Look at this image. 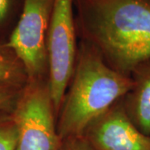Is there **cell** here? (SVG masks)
<instances>
[{
	"mask_svg": "<svg viewBox=\"0 0 150 150\" xmlns=\"http://www.w3.org/2000/svg\"><path fill=\"white\" fill-rule=\"evenodd\" d=\"M131 78L134 86L123 98V107L132 123L150 135V60L138 66Z\"/></svg>",
	"mask_w": 150,
	"mask_h": 150,
	"instance_id": "cell-7",
	"label": "cell"
},
{
	"mask_svg": "<svg viewBox=\"0 0 150 150\" xmlns=\"http://www.w3.org/2000/svg\"><path fill=\"white\" fill-rule=\"evenodd\" d=\"M18 137L12 111H0V150H17Z\"/></svg>",
	"mask_w": 150,
	"mask_h": 150,
	"instance_id": "cell-9",
	"label": "cell"
},
{
	"mask_svg": "<svg viewBox=\"0 0 150 150\" xmlns=\"http://www.w3.org/2000/svg\"><path fill=\"white\" fill-rule=\"evenodd\" d=\"M74 0H54L47 34L48 89L55 112H59L74 70L76 23Z\"/></svg>",
	"mask_w": 150,
	"mask_h": 150,
	"instance_id": "cell-4",
	"label": "cell"
},
{
	"mask_svg": "<svg viewBox=\"0 0 150 150\" xmlns=\"http://www.w3.org/2000/svg\"><path fill=\"white\" fill-rule=\"evenodd\" d=\"M21 86L0 83V111H13L20 96Z\"/></svg>",
	"mask_w": 150,
	"mask_h": 150,
	"instance_id": "cell-10",
	"label": "cell"
},
{
	"mask_svg": "<svg viewBox=\"0 0 150 150\" xmlns=\"http://www.w3.org/2000/svg\"><path fill=\"white\" fill-rule=\"evenodd\" d=\"M83 136L96 150H150V135L132 123L123 98L92 123Z\"/></svg>",
	"mask_w": 150,
	"mask_h": 150,
	"instance_id": "cell-6",
	"label": "cell"
},
{
	"mask_svg": "<svg viewBox=\"0 0 150 150\" xmlns=\"http://www.w3.org/2000/svg\"><path fill=\"white\" fill-rule=\"evenodd\" d=\"M59 150H96L84 136L72 137L61 141Z\"/></svg>",
	"mask_w": 150,
	"mask_h": 150,
	"instance_id": "cell-11",
	"label": "cell"
},
{
	"mask_svg": "<svg viewBox=\"0 0 150 150\" xmlns=\"http://www.w3.org/2000/svg\"><path fill=\"white\" fill-rule=\"evenodd\" d=\"M16 2L23 4V0H0V25L7 23Z\"/></svg>",
	"mask_w": 150,
	"mask_h": 150,
	"instance_id": "cell-12",
	"label": "cell"
},
{
	"mask_svg": "<svg viewBox=\"0 0 150 150\" xmlns=\"http://www.w3.org/2000/svg\"><path fill=\"white\" fill-rule=\"evenodd\" d=\"M77 33L122 74L150 60V0H74Z\"/></svg>",
	"mask_w": 150,
	"mask_h": 150,
	"instance_id": "cell-1",
	"label": "cell"
},
{
	"mask_svg": "<svg viewBox=\"0 0 150 150\" xmlns=\"http://www.w3.org/2000/svg\"><path fill=\"white\" fill-rule=\"evenodd\" d=\"M8 48H0V83L21 86L26 76L23 67L8 54Z\"/></svg>",
	"mask_w": 150,
	"mask_h": 150,
	"instance_id": "cell-8",
	"label": "cell"
},
{
	"mask_svg": "<svg viewBox=\"0 0 150 150\" xmlns=\"http://www.w3.org/2000/svg\"><path fill=\"white\" fill-rule=\"evenodd\" d=\"M55 113L48 84L29 81L12 111L18 135L17 150H59Z\"/></svg>",
	"mask_w": 150,
	"mask_h": 150,
	"instance_id": "cell-3",
	"label": "cell"
},
{
	"mask_svg": "<svg viewBox=\"0 0 150 150\" xmlns=\"http://www.w3.org/2000/svg\"><path fill=\"white\" fill-rule=\"evenodd\" d=\"M54 0H23L21 13L5 43L20 62L29 81L42 73L47 55V34Z\"/></svg>",
	"mask_w": 150,
	"mask_h": 150,
	"instance_id": "cell-5",
	"label": "cell"
},
{
	"mask_svg": "<svg viewBox=\"0 0 150 150\" xmlns=\"http://www.w3.org/2000/svg\"><path fill=\"white\" fill-rule=\"evenodd\" d=\"M69 91L60 108L57 130L60 141L83 136L96 119L129 93L134 80L108 64L83 40Z\"/></svg>",
	"mask_w": 150,
	"mask_h": 150,
	"instance_id": "cell-2",
	"label": "cell"
}]
</instances>
